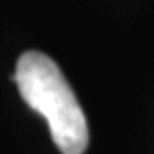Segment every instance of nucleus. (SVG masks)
Listing matches in <instances>:
<instances>
[{"label": "nucleus", "instance_id": "obj_1", "mask_svg": "<svg viewBox=\"0 0 154 154\" xmlns=\"http://www.w3.org/2000/svg\"><path fill=\"white\" fill-rule=\"evenodd\" d=\"M14 82L32 110L44 116L62 154H82L88 146V122L74 90L50 56L28 50L18 58Z\"/></svg>", "mask_w": 154, "mask_h": 154}]
</instances>
